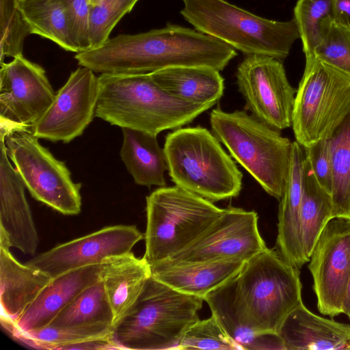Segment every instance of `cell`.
<instances>
[{
	"label": "cell",
	"mask_w": 350,
	"mask_h": 350,
	"mask_svg": "<svg viewBox=\"0 0 350 350\" xmlns=\"http://www.w3.org/2000/svg\"><path fill=\"white\" fill-rule=\"evenodd\" d=\"M70 14L79 52L90 48L88 25L91 0H62ZM78 52V53H79Z\"/></svg>",
	"instance_id": "36"
},
{
	"label": "cell",
	"mask_w": 350,
	"mask_h": 350,
	"mask_svg": "<svg viewBox=\"0 0 350 350\" xmlns=\"http://www.w3.org/2000/svg\"><path fill=\"white\" fill-rule=\"evenodd\" d=\"M31 33L66 51L78 53L72 23L62 0H23L18 3Z\"/></svg>",
	"instance_id": "26"
},
{
	"label": "cell",
	"mask_w": 350,
	"mask_h": 350,
	"mask_svg": "<svg viewBox=\"0 0 350 350\" xmlns=\"http://www.w3.org/2000/svg\"><path fill=\"white\" fill-rule=\"evenodd\" d=\"M177 349L239 350L212 314L191 325L181 338Z\"/></svg>",
	"instance_id": "34"
},
{
	"label": "cell",
	"mask_w": 350,
	"mask_h": 350,
	"mask_svg": "<svg viewBox=\"0 0 350 350\" xmlns=\"http://www.w3.org/2000/svg\"><path fill=\"white\" fill-rule=\"evenodd\" d=\"M55 94L44 68L23 55L1 63V120L31 129Z\"/></svg>",
	"instance_id": "16"
},
{
	"label": "cell",
	"mask_w": 350,
	"mask_h": 350,
	"mask_svg": "<svg viewBox=\"0 0 350 350\" xmlns=\"http://www.w3.org/2000/svg\"><path fill=\"white\" fill-rule=\"evenodd\" d=\"M334 19L350 27V0H332Z\"/></svg>",
	"instance_id": "38"
},
{
	"label": "cell",
	"mask_w": 350,
	"mask_h": 350,
	"mask_svg": "<svg viewBox=\"0 0 350 350\" xmlns=\"http://www.w3.org/2000/svg\"><path fill=\"white\" fill-rule=\"evenodd\" d=\"M345 349H350V342H349V344L347 345Z\"/></svg>",
	"instance_id": "41"
},
{
	"label": "cell",
	"mask_w": 350,
	"mask_h": 350,
	"mask_svg": "<svg viewBox=\"0 0 350 350\" xmlns=\"http://www.w3.org/2000/svg\"><path fill=\"white\" fill-rule=\"evenodd\" d=\"M237 55L222 41L185 27L120 34L101 45L77 53L78 64L94 72L144 75L176 66H206L219 71Z\"/></svg>",
	"instance_id": "2"
},
{
	"label": "cell",
	"mask_w": 350,
	"mask_h": 350,
	"mask_svg": "<svg viewBox=\"0 0 350 350\" xmlns=\"http://www.w3.org/2000/svg\"><path fill=\"white\" fill-rule=\"evenodd\" d=\"M100 0H91V5H95L96 3H98Z\"/></svg>",
	"instance_id": "40"
},
{
	"label": "cell",
	"mask_w": 350,
	"mask_h": 350,
	"mask_svg": "<svg viewBox=\"0 0 350 350\" xmlns=\"http://www.w3.org/2000/svg\"><path fill=\"white\" fill-rule=\"evenodd\" d=\"M150 75L167 92L192 104L213 106L224 93V78L210 67H170Z\"/></svg>",
	"instance_id": "24"
},
{
	"label": "cell",
	"mask_w": 350,
	"mask_h": 350,
	"mask_svg": "<svg viewBox=\"0 0 350 350\" xmlns=\"http://www.w3.org/2000/svg\"><path fill=\"white\" fill-rule=\"evenodd\" d=\"M212 133L231 157L272 197L280 200L291 161L292 142L246 111L210 115Z\"/></svg>",
	"instance_id": "6"
},
{
	"label": "cell",
	"mask_w": 350,
	"mask_h": 350,
	"mask_svg": "<svg viewBox=\"0 0 350 350\" xmlns=\"http://www.w3.org/2000/svg\"><path fill=\"white\" fill-rule=\"evenodd\" d=\"M95 116L112 125L157 135L192 122L211 105L183 100L144 75L100 74Z\"/></svg>",
	"instance_id": "3"
},
{
	"label": "cell",
	"mask_w": 350,
	"mask_h": 350,
	"mask_svg": "<svg viewBox=\"0 0 350 350\" xmlns=\"http://www.w3.org/2000/svg\"><path fill=\"white\" fill-rule=\"evenodd\" d=\"M247 260L241 258L152 265L151 275L181 293L204 298L235 275Z\"/></svg>",
	"instance_id": "22"
},
{
	"label": "cell",
	"mask_w": 350,
	"mask_h": 350,
	"mask_svg": "<svg viewBox=\"0 0 350 350\" xmlns=\"http://www.w3.org/2000/svg\"><path fill=\"white\" fill-rule=\"evenodd\" d=\"M304 147L292 142L291 161L278 215L277 254L287 263L300 269L309 262L301 234L300 208L303 191Z\"/></svg>",
	"instance_id": "18"
},
{
	"label": "cell",
	"mask_w": 350,
	"mask_h": 350,
	"mask_svg": "<svg viewBox=\"0 0 350 350\" xmlns=\"http://www.w3.org/2000/svg\"><path fill=\"white\" fill-rule=\"evenodd\" d=\"M144 238L135 226L116 225L58 245L26 262L52 279L70 271L102 264L109 258L131 252Z\"/></svg>",
	"instance_id": "15"
},
{
	"label": "cell",
	"mask_w": 350,
	"mask_h": 350,
	"mask_svg": "<svg viewBox=\"0 0 350 350\" xmlns=\"http://www.w3.org/2000/svg\"><path fill=\"white\" fill-rule=\"evenodd\" d=\"M10 249L0 246L1 315L16 321L53 279L18 262Z\"/></svg>",
	"instance_id": "21"
},
{
	"label": "cell",
	"mask_w": 350,
	"mask_h": 350,
	"mask_svg": "<svg viewBox=\"0 0 350 350\" xmlns=\"http://www.w3.org/2000/svg\"><path fill=\"white\" fill-rule=\"evenodd\" d=\"M163 148L176 185L213 202L239 195L243 174L206 128L175 129L166 136Z\"/></svg>",
	"instance_id": "5"
},
{
	"label": "cell",
	"mask_w": 350,
	"mask_h": 350,
	"mask_svg": "<svg viewBox=\"0 0 350 350\" xmlns=\"http://www.w3.org/2000/svg\"><path fill=\"white\" fill-rule=\"evenodd\" d=\"M146 211L144 258L152 266L190 245L224 208L175 185L161 187L147 196Z\"/></svg>",
	"instance_id": "8"
},
{
	"label": "cell",
	"mask_w": 350,
	"mask_h": 350,
	"mask_svg": "<svg viewBox=\"0 0 350 350\" xmlns=\"http://www.w3.org/2000/svg\"><path fill=\"white\" fill-rule=\"evenodd\" d=\"M304 149L317 182L332 196L334 169L329 138L321 139Z\"/></svg>",
	"instance_id": "35"
},
{
	"label": "cell",
	"mask_w": 350,
	"mask_h": 350,
	"mask_svg": "<svg viewBox=\"0 0 350 350\" xmlns=\"http://www.w3.org/2000/svg\"><path fill=\"white\" fill-rule=\"evenodd\" d=\"M49 325L57 327L106 325L113 327V314L102 280L81 291Z\"/></svg>",
	"instance_id": "28"
},
{
	"label": "cell",
	"mask_w": 350,
	"mask_h": 350,
	"mask_svg": "<svg viewBox=\"0 0 350 350\" xmlns=\"http://www.w3.org/2000/svg\"><path fill=\"white\" fill-rule=\"evenodd\" d=\"M0 137L32 197L64 215L80 213L81 184L72 180L66 164L40 144L31 128H0Z\"/></svg>",
	"instance_id": "10"
},
{
	"label": "cell",
	"mask_w": 350,
	"mask_h": 350,
	"mask_svg": "<svg viewBox=\"0 0 350 350\" xmlns=\"http://www.w3.org/2000/svg\"><path fill=\"white\" fill-rule=\"evenodd\" d=\"M139 0H100L91 5L88 34L90 48L101 45L120 20L131 12Z\"/></svg>",
	"instance_id": "33"
},
{
	"label": "cell",
	"mask_w": 350,
	"mask_h": 350,
	"mask_svg": "<svg viewBox=\"0 0 350 350\" xmlns=\"http://www.w3.org/2000/svg\"><path fill=\"white\" fill-rule=\"evenodd\" d=\"M342 313L346 314L350 321V281L343 305Z\"/></svg>",
	"instance_id": "39"
},
{
	"label": "cell",
	"mask_w": 350,
	"mask_h": 350,
	"mask_svg": "<svg viewBox=\"0 0 350 350\" xmlns=\"http://www.w3.org/2000/svg\"><path fill=\"white\" fill-rule=\"evenodd\" d=\"M94 350V349H118L111 334L105 336L87 339L79 342L68 345L62 350Z\"/></svg>",
	"instance_id": "37"
},
{
	"label": "cell",
	"mask_w": 350,
	"mask_h": 350,
	"mask_svg": "<svg viewBox=\"0 0 350 350\" xmlns=\"http://www.w3.org/2000/svg\"><path fill=\"white\" fill-rule=\"evenodd\" d=\"M0 29L1 63L23 55L24 40L32 33L16 0H0Z\"/></svg>",
	"instance_id": "32"
},
{
	"label": "cell",
	"mask_w": 350,
	"mask_h": 350,
	"mask_svg": "<svg viewBox=\"0 0 350 350\" xmlns=\"http://www.w3.org/2000/svg\"><path fill=\"white\" fill-rule=\"evenodd\" d=\"M329 141L334 169V218L350 220V109Z\"/></svg>",
	"instance_id": "29"
},
{
	"label": "cell",
	"mask_w": 350,
	"mask_h": 350,
	"mask_svg": "<svg viewBox=\"0 0 350 350\" xmlns=\"http://www.w3.org/2000/svg\"><path fill=\"white\" fill-rule=\"evenodd\" d=\"M245 110L269 127L281 131L292 125L297 92L289 83L280 60L264 55H247L236 72Z\"/></svg>",
	"instance_id": "11"
},
{
	"label": "cell",
	"mask_w": 350,
	"mask_h": 350,
	"mask_svg": "<svg viewBox=\"0 0 350 350\" xmlns=\"http://www.w3.org/2000/svg\"><path fill=\"white\" fill-rule=\"evenodd\" d=\"M94 72L81 66L58 90L51 106L31 128L38 138L69 143L95 116L99 84Z\"/></svg>",
	"instance_id": "14"
},
{
	"label": "cell",
	"mask_w": 350,
	"mask_h": 350,
	"mask_svg": "<svg viewBox=\"0 0 350 350\" xmlns=\"http://www.w3.org/2000/svg\"><path fill=\"white\" fill-rule=\"evenodd\" d=\"M308 262L319 311L331 318L342 314L350 281V220L328 221Z\"/></svg>",
	"instance_id": "13"
},
{
	"label": "cell",
	"mask_w": 350,
	"mask_h": 350,
	"mask_svg": "<svg viewBox=\"0 0 350 350\" xmlns=\"http://www.w3.org/2000/svg\"><path fill=\"white\" fill-rule=\"evenodd\" d=\"M204 299L181 293L151 276L129 310L113 325L118 349H177L200 318Z\"/></svg>",
	"instance_id": "4"
},
{
	"label": "cell",
	"mask_w": 350,
	"mask_h": 350,
	"mask_svg": "<svg viewBox=\"0 0 350 350\" xmlns=\"http://www.w3.org/2000/svg\"><path fill=\"white\" fill-rule=\"evenodd\" d=\"M331 17L334 18L332 0H297L293 18L306 58L314 56V49L321 38L323 23Z\"/></svg>",
	"instance_id": "31"
},
{
	"label": "cell",
	"mask_w": 350,
	"mask_h": 350,
	"mask_svg": "<svg viewBox=\"0 0 350 350\" xmlns=\"http://www.w3.org/2000/svg\"><path fill=\"white\" fill-rule=\"evenodd\" d=\"M278 334L286 350L345 349L350 325L319 317L301 301L286 317Z\"/></svg>",
	"instance_id": "20"
},
{
	"label": "cell",
	"mask_w": 350,
	"mask_h": 350,
	"mask_svg": "<svg viewBox=\"0 0 350 350\" xmlns=\"http://www.w3.org/2000/svg\"><path fill=\"white\" fill-rule=\"evenodd\" d=\"M301 290L300 269L267 247L204 301L239 350H285L278 332Z\"/></svg>",
	"instance_id": "1"
},
{
	"label": "cell",
	"mask_w": 350,
	"mask_h": 350,
	"mask_svg": "<svg viewBox=\"0 0 350 350\" xmlns=\"http://www.w3.org/2000/svg\"><path fill=\"white\" fill-rule=\"evenodd\" d=\"M0 139V233L7 237L11 247L32 255L39 238L25 197V186L10 163L3 138Z\"/></svg>",
	"instance_id": "17"
},
{
	"label": "cell",
	"mask_w": 350,
	"mask_h": 350,
	"mask_svg": "<svg viewBox=\"0 0 350 350\" xmlns=\"http://www.w3.org/2000/svg\"><path fill=\"white\" fill-rule=\"evenodd\" d=\"M150 276L149 263L132 252L103 262L101 280L113 312V325L133 306Z\"/></svg>",
	"instance_id": "23"
},
{
	"label": "cell",
	"mask_w": 350,
	"mask_h": 350,
	"mask_svg": "<svg viewBox=\"0 0 350 350\" xmlns=\"http://www.w3.org/2000/svg\"><path fill=\"white\" fill-rule=\"evenodd\" d=\"M254 211L229 206L194 241L170 258L156 265H170L224 259L245 260L267 247Z\"/></svg>",
	"instance_id": "12"
},
{
	"label": "cell",
	"mask_w": 350,
	"mask_h": 350,
	"mask_svg": "<svg viewBox=\"0 0 350 350\" xmlns=\"http://www.w3.org/2000/svg\"><path fill=\"white\" fill-rule=\"evenodd\" d=\"M16 1L18 3V2L21 1H23V0H16Z\"/></svg>",
	"instance_id": "42"
},
{
	"label": "cell",
	"mask_w": 350,
	"mask_h": 350,
	"mask_svg": "<svg viewBox=\"0 0 350 350\" xmlns=\"http://www.w3.org/2000/svg\"><path fill=\"white\" fill-rule=\"evenodd\" d=\"M314 55L321 62L350 77V27L332 17L325 19Z\"/></svg>",
	"instance_id": "30"
},
{
	"label": "cell",
	"mask_w": 350,
	"mask_h": 350,
	"mask_svg": "<svg viewBox=\"0 0 350 350\" xmlns=\"http://www.w3.org/2000/svg\"><path fill=\"white\" fill-rule=\"evenodd\" d=\"M350 109V77L314 57L306 58L292 126L303 147L328 139Z\"/></svg>",
	"instance_id": "9"
},
{
	"label": "cell",
	"mask_w": 350,
	"mask_h": 350,
	"mask_svg": "<svg viewBox=\"0 0 350 350\" xmlns=\"http://www.w3.org/2000/svg\"><path fill=\"white\" fill-rule=\"evenodd\" d=\"M103 263L65 273L51 280L22 315L14 321L21 331L49 325L55 317L85 288L101 279Z\"/></svg>",
	"instance_id": "19"
},
{
	"label": "cell",
	"mask_w": 350,
	"mask_h": 350,
	"mask_svg": "<svg viewBox=\"0 0 350 350\" xmlns=\"http://www.w3.org/2000/svg\"><path fill=\"white\" fill-rule=\"evenodd\" d=\"M333 218L332 196L319 185L305 156L300 221L304 250L309 260L321 232Z\"/></svg>",
	"instance_id": "27"
},
{
	"label": "cell",
	"mask_w": 350,
	"mask_h": 350,
	"mask_svg": "<svg viewBox=\"0 0 350 350\" xmlns=\"http://www.w3.org/2000/svg\"><path fill=\"white\" fill-rule=\"evenodd\" d=\"M180 14L197 31L214 37L247 55L279 60L289 54L299 38L295 20H269L224 0H183Z\"/></svg>",
	"instance_id": "7"
},
{
	"label": "cell",
	"mask_w": 350,
	"mask_h": 350,
	"mask_svg": "<svg viewBox=\"0 0 350 350\" xmlns=\"http://www.w3.org/2000/svg\"><path fill=\"white\" fill-rule=\"evenodd\" d=\"M122 131L120 157L135 183L148 187L166 186L167 159L157 135L129 128Z\"/></svg>",
	"instance_id": "25"
}]
</instances>
